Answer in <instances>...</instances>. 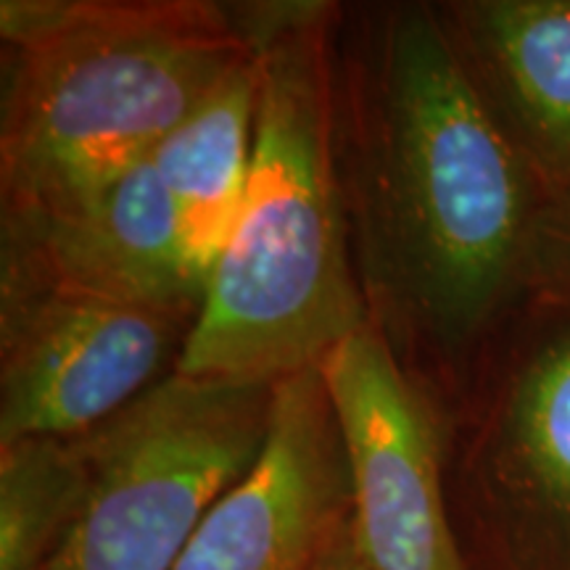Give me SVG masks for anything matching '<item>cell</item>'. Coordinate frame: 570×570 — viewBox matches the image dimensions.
<instances>
[{
    "label": "cell",
    "mask_w": 570,
    "mask_h": 570,
    "mask_svg": "<svg viewBox=\"0 0 570 570\" xmlns=\"http://www.w3.org/2000/svg\"><path fill=\"white\" fill-rule=\"evenodd\" d=\"M230 6L262 69L254 159L177 373L277 383L370 323L333 154L341 3Z\"/></svg>",
    "instance_id": "2"
},
{
    "label": "cell",
    "mask_w": 570,
    "mask_h": 570,
    "mask_svg": "<svg viewBox=\"0 0 570 570\" xmlns=\"http://www.w3.org/2000/svg\"><path fill=\"white\" fill-rule=\"evenodd\" d=\"M196 320L0 269V446L106 423L177 373Z\"/></svg>",
    "instance_id": "6"
},
{
    "label": "cell",
    "mask_w": 570,
    "mask_h": 570,
    "mask_svg": "<svg viewBox=\"0 0 570 570\" xmlns=\"http://www.w3.org/2000/svg\"><path fill=\"white\" fill-rule=\"evenodd\" d=\"M333 154L370 325L441 417L531 296L547 188L468 82L433 3H341Z\"/></svg>",
    "instance_id": "1"
},
{
    "label": "cell",
    "mask_w": 570,
    "mask_h": 570,
    "mask_svg": "<svg viewBox=\"0 0 570 570\" xmlns=\"http://www.w3.org/2000/svg\"><path fill=\"white\" fill-rule=\"evenodd\" d=\"M468 570H570V306L529 296L441 415Z\"/></svg>",
    "instance_id": "4"
},
{
    "label": "cell",
    "mask_w": 570,
    "mask_h": 570,
    "mask_svg": "<svg viewBox=\"0 0 570 570\" xmlns=\"http://www.w3.org/2000/svg\"><path fill=\"white\" fill-rule=\"evenodd\" d=\"M352 470V544L367 570H468L444 483L436 407L373 325L325 356Z\"/></svg>",
    "instance_id": "7"
},
{
    "label": "cell",
    "mask_w": 570,
    "mask_h": 570,
    "mask_svg": "<svg viewBox=\"0 0 570 570\" xmlns=\"http://www.w3.org/2000/svg\"><path fill=\"white\" fill-rule=\"evenodd\" d=\"M449 46L547 196L570 180V0H441Z\"/></svg>",
    "instance_id": "10"
},
{
    "label": "cell",
    "mask_w": 570,
    "mask_h": 570,
    "mask_svg": "<svg viewBox=\"0 0 570 570\" xmlns=\"http://www.w3.org/2000/svg\"><path fill=\"white\" fill-rule=\"evenodd\" d=\"M0 38V212L96 196L254 53L209 0H3Z\"/></svg>",
    "instance_id": "3"
},
{
    "label": "cell",
    "mask_w": 570,
    "mask_h": 570,
    "mask_svg": "<svg viewBox=\"0 0 570 570\" xmlns=\"http://www.w3.org/2000/svg\"><path fill=\"white\" fill-rule=\"evenodd\" d=\"M259 90L262 69L254 51L151 154L173 198L185 256L204 283L244 204Z\"/></svg>",
    "instance_id": "11"
},
{
    "label": "cell",
    "mask_w": 570,
    "mask_h": 570,
    "mask_svg": "<svg viewBox=\"0 0 570 570\" xmlns=\"http://www.w3.org/2000/svg\"><path fill=\"white\" fill-rule=\"evenodd\" d=\"M320 570H367L365 566H362L360 554H356V550H354L352 533L346 531V537L338 541L336 550L327 554L323 566H320Z\"/></svg>",
    "instance_id": "14"
},
{
    "label": "cell",
    "mask_w": 570,
    "mask_h": 570,
    "mask_svg": "<svg viewBox=\"0 0 570 570\" xmlns=\"http://www.w3.org/2000/svg\"><path fill=\"white\" fill-rule=\"evenodd\" d=\"M77 436L0 446V570H48L82 491Z\"/></svg>",
    "instance_id": "12"
},
{
    "label": "cell",
    "mask_w": 570,
    "mask_h": 570,
    "mask_svg": "<svg viewBox=\"0 0 570 570\" xmlns=\"http://www.w3.org/2000/svg\"><path fill=\"white\" fill-rule=\"evenodd\" d=\"M529 294L570 306V180L547 196L533 233Z\"/></svg>",
    "instance_id": "13"
},
{
    "label": "cell",
    "mask_w": 570,
    "mask_h": 570,
    "mask_svg": "<svg viewBox=\"0 0 570 570\" xmlns=\"http://www.w3.org/2000/svg\"><path fill=\"white\" fill-rule=\"evenodd\" d=\"M0 269L75 294L198 315L206 288L185 256L151 156L71 206L0 212Z\"/></svg>",
    "instance_id": "9"
},
{
    "label": "cell",
    "mask_w": 570,
    "mask_h": 570,
    "mask_svg": "<svg viewBox=\"0 0 570 570\" xmlns=\"http://www.w3.org/2000/svg\"><path fill=\"white\" fill-rule=\"evenodd\" d=\"M275 383L173 373L77 436L82 491L48 570H175L265 446Z\"/></svg>",
    "instance_id": "5"
},
{
    "label": "cell",
    "mask_w": 570,
    "mask_h": 570,
    "mask_svg": "<svg viewBox=\"0 0 570 570\" xmlns=\"http://www.w3.org/2000/svg\"><path fill=\"white\" fill-rule=\"evenodd\" d=\"M352 525V470L320 367L275 383L254 465L214 502L175 570H320Z\"/></svg>",
    "instance_id": "8"
}]
</instances>
